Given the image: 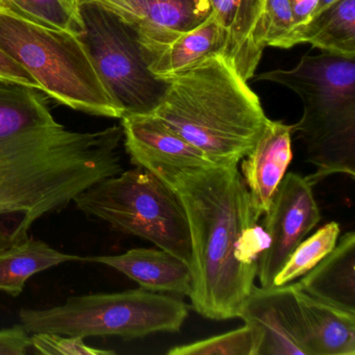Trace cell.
<instances>
[{"label":"cell","instance_id":"cell-1","mask_svg":"<svg viewBox=\"0 0 355 355\" xmlns=\"http://www.w3.org/2000/svg\"><path fill=\"white\" fill-rule=\"evenodd\" d=\"M43 92L0 80V251L96 182L123 171L122 126L95 132L55 121Z\"/></svg>","mask_w":355,"mask_h":355},{"label":"cell","instance_id":"cell-2","mask_svg":"<svg viewBox=\"0 0 355 355\" xmlns=\"http://www.w3.org/2000/svg\"><path fill=\"white\" fill-rule=\"evenodd\" d=\"M166 184L190 226L193 309L216 321L238 318L267 247L238 165L187 170Z\"/></svg>","mask_w":355,"mask_h":355},{"label":"cell","instance_id":"cell-3","mask_svg":"<svg viewBox=\"0 0 355 355\" xmlns=\"http://www.w3.org/2000/svg\"><path fill=\"white\" fill-rule=\"evenodd\" d=\"M164 80L153 115L213 165H238L252 150L269 118L230 58L213 53Z\"/></svg>","mask_w":355,"mask_h":355},{"label":"cell","instance_id":"cell-4","mask_svg":"<svg viewBox=\"0 0 355 355\" xmlns=\"http://www.w3.org/2000/svg\"><path fill=\"white\" fill-rule=\"evenodd\" d=\"M300 97L301 119L292 125L315 166L313 184L332 174L355 178V59L323 53L304 55L292 69L253 76Z\"/></svg>","mask_w":355,"mask_h":355},{"label":"cell","instance_id":"cell-5","mask_svg":"<svg viewBox=\"0 0 355 355\" xmlns=\"http://www.w3.org/2000/svg\"><path fill=\"white\" fill-rule=\"evenodd\" d=\"M0 49L58 103L90 115L123 116L78 36L40 24L5 0H0Z\"/></svg>","mask_w":355,"mask_h":355},{"label":"cell","instance_id":"cell-6","mask_svg":"<svg viewBox=\"0 0 355 355\" xmlns=\"http://www.w3.org/2000/svg\"><path fill=\"white\" fill-rule=\"evenodd\" d=\"M189 315L182 299L145 288L72 297L45 309H21L19 319L28 334L145 338L159 332H178Z\"/></svg>","mask_w":355,"mask_h":355},{"label":"cell","instance_id":"cell-7","mask_svg":"<svg viewBox=\"0 0 355 355\" xmlns=\"http://www.w3.org/2000/svg\"><path fill=\"white\" fill-rule=\"evenodd\" d=\"M86 215L139 236L191 265V234L184 205L157 176L141 167L91 186L73 201Z\"/></svg>","mask_w":355,"mask_h":355},{"label":"cell","instance_id":"cell-8","mask_svg":"<svg viewBox=\"0 0 355 355\" xmlns=\"http://www.w3.org/2000/svg\"><path fill=\"white\" fill-rule=\"evenodd\" d=\"M80 12L78 38L122 117L153 114L168 84L149 71L135 31L98 3H83Z\"/></svg>","mask_w":355,"mask_h":355},{"label":"cell","instance_id":"cell-9","mask_svg":"<svg viewBox=\"0 0 355 355\" xmlns=\"http://www.w3.org/2000/svg\"><path fill=\"white\" fill-rule=\"evenodd\" d=\"M313 186L309 178L293 172L286 174L263 215L268 244L259 259L257 276L261 288L273 286L294 249L321 220Z\"/></svg>","mask_w":355,"mask_h":355},{"label":"cell","instance_id":"cell-10","mask_svg":"<svg viewBox=\"0 0 355 355\" xmlns=\"http://www.w3.org/2000/svg\"><path fill=\"white\" fill-rule=\"evenodd\" d=\"M238 318L257 334L255 355H311L296 284L253 286Z\"/></svg>","mask_w":355,"mask_h":355},{"label":"cell","instance_id":"cell-11","mask_svg":"<svg viewBox=\"0 0 355 355\" xmlns=\"http://www.w3.org/2000/svg\"><path fill=\"white\" fill-rule=\"evenodd\" d=\"M124 146L130 161L167 184L187 170L215 166L153 114L121 118Z\"/></svg>","mask_w":355,"mask_h":355},{"label":"cell","instance_id":"cell-12","mask_svg":"<svg viewBox=\"0 0 355 355\" xmlns=\"http://www.w3.org/2000/svg\"><path fill=\"white\" fill-rule=\"evenodd\" d=\"M136 33L140 45L159 44L194 30L213 13L211 0H93Z\"/></svg>","mask_w":355,"mask_h":355},{"label":"cell","instance_id":"cell-13","mask_svg":"<svg viewBox=\"0 0 355 355\" xmlns=\"http://www.w3.org/2000/svg\"><path fill=\"white\" fill-rule=\"evenodd\" d=\"M292 125L268 120L257 144L243 161L241 174L259 220L269 209L292 162Z\"/></svg>","mask_w":355,"mask_h":355},{"label":"cell","instance_id":"cell-14","mask_svg":"<svg viewBox=\"0 0 355 355\" xmlns=\"http://www.w3.org/2000/svg\"><path fill=\"white\" fill-rule=\"evenodd\" d=\"M85 261L113 268L151 292L192 294L191 266L163 249H132L119 255L85 257Z\"/></svg>","mask_w":355,"mask_h":355},{"label":"cell","instance_id":"cell-15","mask_svg":"<svg viewBox=\"0 0 355 355\" xmlns=\"http://www.w3.org/2000/svg\"><path fill=\"white\" fill-rule=\"evenodd\" d=\"M227 30L211 15L194 30L159 44L141 45L149 71L165 80L216 53H222Z\"/></svg>","mask_w":355,"mask_h":355},{"label":"cell","instance_id":"cell-16","mask_svg":"<svg viewBox=\"0 0 355 355\" xmlns=\"http://www.w3.org/2000/svg\"><path fill=\"white\" fill-rule=\"evenodd\" d=\"M297 284L306 294L355 313V232L344 234L334 250Z\"/></svg>","mask_w":355,"mask_h":355},{"label":"cell","instance_id":"cell-17","mask_svg":"<svg viewBox=\"0 0 355 355\" xmlns=\"http://www.w3.org/2000/svg\"><path fill=\"white\" fill-rule=\"evenodd\" d=\"M295 284L311 355H355V313L323 302Z\"/></svg>","mask_w":355,"mask_h":355},{"label":"cell","instance_id":"cell-18","mask_svg":"<svg viewBox=\"0 0 355 355\" xmlns=\"http://www.w3.org/2000/svg\"><path fill=\"white\" fill-rule=\"evenodd\" d=\"M302 43L323 53L355 59V0H338L313 16L297 34V44Z\"/></svg>","mask_w":355,"mask_h":355},{"label":"cell","instance_id":"cell-19","mask_svg":"<svg viewBox=\"0 0 355 355\" xmlns=\"http://www.w3.org/2000/svg\"><path fill=\"white\" fill-rule=\"evenodd\" d=\"M73 261H85V257L60 252L42 241L28 238L0 251V291L18 296L35 274Z\"/></svg>","mask_w":355,"mask_h":355},{"label":"cell","instance_id":"cell-20","mask_svg":"<svg viewBox=\"0 0 355 355\" xmlns=\"http://www.w3.org/2000/svg\"><path fill=\"white\" fill-rule=\"evenodd\" d=\"M265 3L266 0H239L236 17L222 51L246 82L254 76L266 47L261 34Z\"/></svg>","mask_w":355,"mask_h":355},{"label":"cell","instance_id":"cell-21","mask_svg":"<svg viewBox=\"0 0 355 355\" xmlns=\"http://www.w3.org/2000/svg\"><path fill=\"white\" fill-rule=\"evenodd\" d=\"M338 222H329L318 230L313 236L302 241L293 251L282 268L273 286H284L311 271L336 247L340 236Z\"/></svg>","mask_w":355,"mask_h":355},{"label":"cell","instance_id":"cell-22","mask_svg":"<svg viewBox=\"0 0 355 355\" xmlns=\"http://www.w3.org/2000/svg\"><path fill=\"white\" fill-rule=\"evenodd\" d=\"M28 17L65 32H84L80 5L76 0H5Z\"/></svg>","mask_w":355,"mask_h":355},{"label":"cell","instance_id":"cell-23","mask_svg":"<svg viewBox=\"0 0 355 355\" xmlns=\"http://www.w3.org/2000/svg\"><path fill=\"white\" fill-rule=\"evenodd\" d=\"M257 338L254 330L245 324L226 334L175 346L169 355H255Z\"/></svg>","mask_w":355,"mask_h":355},{"label":"cell","instance_id":"cell-24","mask_svg":"<svg viewBox=\"0 0 355 355\" xmlns=\"http://www.w3.org/2000/svg\"><path fill=\"white\" fill-rule=\"evenodd\" d=\"M261 34L265 46L291 49L297 45L290 0H266Z\"/></svg>","mask_w":355,"mask_h":355},{"label":"cell","instance_id":"cell-25","mask_svg":"<svg viewBox=\"0 0 355 355\" xmlns=\"http://www.w3.org/2000/svg\"><path fill=\"white\" fill-rule=\"evenodd\" d=\"M31 347L45 355H113L114 351L88 346L80 336H64L53 332H37L31 336Z\"/></svg>","mask_w":355,"mask_h":355},{"label":"cell","instance_id":"cell-26","mask_svg":"<svg viewBox=\"0 0 355 355\" xmlns=\"http://www.w3.org/2000/svg\"><path fill=\"white\" fill-rule=\"evenodd\" d=\"M30 348V334L24 326L0 330V355H26Z\"/></svg>","mask_w":355,"mask_h":355},{"label":"cell","instance_id":"cell-27","mask_svg":"<svg viewBox=\"0 0 355 355\" xmlns=\"http://www.w3.org/2000/svg\"><path fill=\"white\" fill-rule=\"evenodd\" d=\"M0 80L24 85L40 91L38 83L33 78V76L1 49H0Z\"/></svg>","mask_w":355,"mask_h":355},{"label":"cell","instance_id":"cell-28","mask_svg":"<svg viewBox=\"0 0 355 355\" xmlns=\"http://www.w3.org/2000/svg\"><path fill=\"white\" fill-rule=\"evenodd\" d=\"M319 0H290L291 9L294 17L295 33L297 34L301 28H304L313 17L317 9Z\"/></svg>","mask_w":355,"mask_h":355},{"label":"cell","instance_id":"cell-29","mask_svg":"<svg viewBox=\"0 0 355 355\" xmlns=\"http://www.w3.org/2000/svg\"><path fill=\"white\" fill-rule=\"evenodd\" d=\"M211 3L218 21H219L228 32L230 26H232V22H234V17H236L239 0H211Z\"/></svg>","mask_w":355,"mask_h":355},{"label":"cell","instance_id":"cell-30","mask_svg":"<svg viewBox=\"0 0 355 355\" xmlns=\"http://www.w3.org/2000/svg\"><path fill=\"white\" fill-rule=\"evenodd\" d=\"M338 0H319V3H318L317 9H315V13H313V16L318 15V14L321 13L324 10L327 9L329 6H331L332 3H336ZM311 17V18H313Z\"/></svg>","mask_w":355,"mask_h":355},{"label":"cell","instance_id":"cell-31","mask_svg":"<svg viewBox=\"0 0 355 355\" xmlns=\"http://www.w3.org/2000/svg\"><path fill=\"white\" fill-rule=\"evenodd\" d=\"M78 5H83V3H92L93 0H76Z\"/></svg>","mask_w":355,"mask_h":355}]
</instances>
